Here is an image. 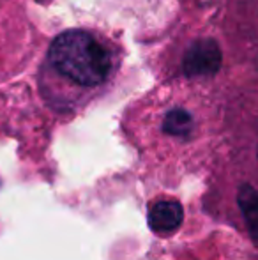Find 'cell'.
Wrapping results in <instances>:
<instances>
[{"label": "cell", "mask_w": 258, "mask_h": 260, "mask_svg": "<svg viewBox=\"0 0 258 260\" xmlns=\"http://www.w3.org/2000/svg\"><path fill=\"white\" fill-rule=\"evenodd\" d=\"M48 57L64 76L83 87L103 83L112 69L110 53L85 30H67L57 36Z\"/></svg>", "instance_id": "1"}, {"label": "cell", "mask_w": 258, "mask_h": 260, "mask_svg": "<svg viewBox=\"0 0 258 260\" xmlns=\"http://www.w3.org/2000/svg\"><path fill=\"white\" fill-rule=\"evenodd\" d=\"M184 73L188 76H209L219 71L221 48L214 39H200L184 55Z\"/></svg>", "instance_id": "2"}, {"label": "cell", "mask_w": 258, "mask_h": 260, "mask_svg": "<svg viewBox=\"0 0 258 260\" xmlns=\"http://www.w3.org/2000/svg\"><path fill=\"white\" fill-rule=\"evenodd\" d=\"M184 218L182 206L175 200H159L149 209V225L156 234H172Z\"/></svg>", "instance_id": "3"}, {"label": "cell", "mask_w": 258, "mask_h": 260, "mask_svg": "<svg viewBox=\"0 0 258 260\" xmlns=\"http://www.w3.org/2000/svg\"><path fill=\"white\" fill-rule=\"evenodd\" d=\"M237 204L249 236L255 241V244H258V191L253 186L242 184L237 193Z\"/></svg>", "instance_id": "4"}, {"label": "cell", "mask_w": 258, "mask_h": 260, "mask_svg": "<svg viewBox=\"0 0 258 260\" xmlns=\"http://www.w3.org/2000/svg\"><path fill=\"white\" fill-rule=\"evenodd\" d=\"M163 129L172 137H186L193 129V117L182 108H173L163 120Z\"/></svg>", "instance_id": "5"}]
</instances>
